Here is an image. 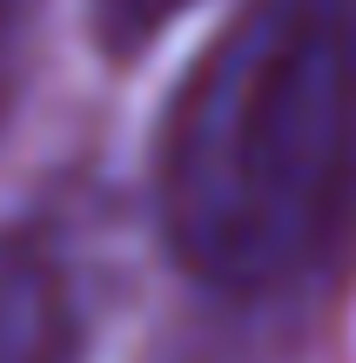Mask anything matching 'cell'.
Returning <instances> with one entry per match:
<instances>
[{
    "label": "cell",
    "mask_w": 356,
    "mask_h": 363,
    "mask_svg": "<svg viewBox=\"0 0 356 363\" xmlns=\"http://www.w3.org/2000/svg\"><path fill=\"white\" fill-rule=\"evenodd\" d=\"M195 0H88V34L108 61H134L168 34Z\"/></svg>",
    "instance_id": "obj_3"
},
{
    "label": "cell",
    "mask_w": 356,
    "mask_h": 363,
    "mask_svg": "<svg viewBox=\"0 0 356 363\" xmlns=\"http://www.w3.org/2000/svg\"><path fill=\"white\" fill-rule=\"evenodd\" d=\"M161 249L263 303L356 242V0H249L182 74L155 142Z\"/></svg>",
    "instance_id": "obj_1"
},
{
    "label": "cell",
    "mask_w": 356,
    "mask_h": 363,
    "mask_svg": "<svg viewBox=\"0 0 356 363\" xmlns=\"http://www.w3.org/2000/svg\"><path fill=\"white\" fill-rule=\"evenodd\" d=\"M0 363H81L74 283L21 229H0Z\"/></svg>",
    "instance_id": "obj_2"
},
{
    "label": "cell",
    "mask_w": 356,
    "mask_h": 363,
    "mask_svg": "<svg viewBox=\"0 0 356 363\" xmlns=\"http://www.w3.org/2000/svg\"><path fill=\"white\" fill-rule=\"evenodd\" d=\"M34 7L40 0H0V128H7L13 101L27 81V54H34Z\"/></svg>",
    "instance_id": "obj_4"
}]
</instances>
